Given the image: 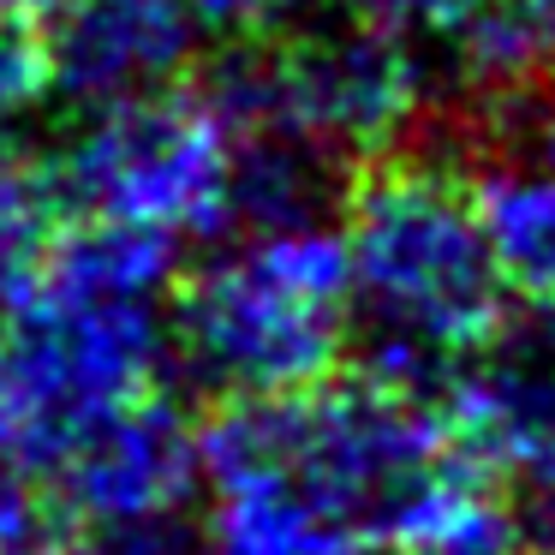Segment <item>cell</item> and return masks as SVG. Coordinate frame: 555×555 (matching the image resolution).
<instances>
[{"mask_svg":"<svg viewBox=\"0 0 555 555\" xmlns=\"http://www.w3.org/2000/svg\"><path fill=\"white\" fill-rule=\"evenodd\" d=\"M42 90H49V61H42L37 25L0 13V132L25 108H37Z\"/></svg>","mask_w":555,"mask_h":555,"instance_id":"obj_12","label":"cell"},{"mask_svg":"<svg viewBox=\"0 0 555 555\" xmlns=\"http://www.w3.org/2000/svg\"><path fill=\"white\" fill-rule=\"evenodd\" d=\"M543 162L555 168V108H550V120H543Z\"/></svg>","mask_w":555,"mask_h":555,"instance_id":"obj_18","label":"cell"},{"mask_svg":"<svg viewBox=\"0 0 555 555\" xmlns=\"http://www.w3.org/2000/svg\"><path fill=\"white\" fill-rule=\"evenodd\" d=\"M54 555H209V550L180 514H150V519H85L78 538L54 543Z\"/></svg>","mask_w":555,"mask_h":555,"instance_id":"obj_11","label":"cell"},{"mask_svg":"<svg viewBox=\"0 0 555 555\" xmlns=\"http://www.w3.org/2000/svg\"><path fill=\"white\" fill-rule=\"evenodd\" d=\"M180 240L66 221L42 275L0 305V460L42 472L156 388Z\"/></svg>","mask_w":555,"mask_h":555,"instance_id":"obj_1","label":"cell"},{"mask_svg":"<svg viewBox=\"0 0 555 555\" xmlns=\"http://www.w3.org/2000/svg\"><path fill=\"white\" fill-rule=\"evenodd\" d=\"M340 7L376 30H395V37H448L472 0H340Z\"/></svg>","mask_w":555,"mask_h":555,"instance_id":"obj_13","label":"cell"},{"mask_svg":"<svg viewBox=\"0 0 555 555\" xmlns=\"http://www.w3.org/2000/svg\"><path fill=\"white\" fill-rule=\"evenodd\" d=\"M340 251L352 317L371 335L364 376L376 383L430 395L448 364L507 317L472 185L442 156L395 144L359 162L340 192Z\"/></svg>","mask_w":555,"mask_h":555,"instance_id":"obj_2","label":"cell"},{"mask_svg":"<svg viewBox=\"0 0 555 555\" xmlns=\"http://www.w3.org/2000/svg\"><path fill=\"white\" fill-rule=\"evenodd\" d=\"M42 538H49V514H42V495L30 490V472L0 460V555H25Z\"/></svg>","mask_w":555,"mask_h":555,"instance_id":"obj_14","label":"cell"},{"mask_svg":"<svg viewBox=\"0 0 555 555\" xmlns=\"http://www.w3.org/2000/svg\"><path fill=\"white\" fill-rule=\"evenodd\" d=\"M526 526L543 538V550H555V436L526 460Z\"/></svg>","mask_w":555,"mask_h":555,"instance_id":"obj_16","label":"cell"},{"mask_svg":"<svg viewBox=\"0 0 555 555\" xmlns=\"http://www.w3.org/2000/svg\"><path fill=\"white\" fill-rule=\"evenodd\" d=\"M388 555H519V514L495 495V478H442L383 543Z\"/></svg>","mask_w":555,"mask_h":555,"instance_id":"obj_10","label":"cell"},{"mask_svg":"<svg viewBox=\"0 0 555 555\" xmlns=\"http://www.w3.org/2000/svg\"><path fill=\"white\" fill-rule=\"evenodd\" d=\"M168 299V352L221 400L323 383L352 335L347 251L328 221L245 233Z\"/></svg>","mask_w":555,"mask_h":555,"instance_id":"obj_3","label":"cell"},{"mask_svg":"<svg viewBox=\"0 0 555 555\" xmlns=\"http://www.w3.org/2000/svg\"><path fill=\"white\" fill-rule=\"evenodd\" d=\"M448 442L478 472H526L555 436V311L526 305L466 347L430 388Z\"/></svg>","mask_w":555,"mask_h":555,"instance_id":"obj_5","label":"cell"},{"mask_svg":"<svg viewBox=\"0 0 555 555\" xmlns=\"http://www.w3.org/2000/svg\"><path fill=\"white\" fill-rule=\"evenodd\" d=\"M204 478L197 466V424L173 400L150 388L144 400L108 412L96 430H85L61 460L49 466V483L61 507L85 519H150L180 514L192 483Z\"/></svg>","mask_w":555,"mask_h":555,"instance_id":"obj_7","label":"cell"},{"mask_svg":"<svg viewBox=\"0 0 555 555\" xmlns=\"http://www.w3.org/2000/svg\"><path fill=\"white\" fill-rule=\"evenodd\" d=\"M66 0H0V13H13V18H25V25H49L54 13H61Z\"/></svg>","mask_w":555,"mask_h":555,"instance_id":"obj_17","label":"cell"},{"mask_svg":"<svg viewBox=\"0 0 555 555\" xmlns=\"http://www.w3.org/2000/svg\"><path fill=\"white\" fill-rule=\"evenodd\" d=\"M185 7H192V18L204 30H221V37L245 42V37H269V30H281L299 0H185Z\"/></svg>","mask_w":555,"mask_h":555,"instance_id":"obj_15","label":"cell"},{"mask_svg":"<svg viewBox=\"0 0 555 555\" xmlns=\"http://www.w3.org/2000/svg\"><path fill=\"white\" fill-rule=\"evenodd\" d=\"M209 478V555H364L317 502H305L281 472L233 460L204 466Z\"/></svg>","mask_w":555,"mask_h":555,"instance_id":"obj_9","label":"cell"},{"mask_svg":"<svg viewBox=\"0 0 555 555\" xmlns=\"http://www.w3.org/2000/svg\"><path fill=\"white\" fill-rule=\"evenodd\" d=\"M466 185L502 293L555 311V168L495 156L490 168L466 173Z\"/></svg>","mask_w":555,"mask_h":555,"instance_id":"obj_8","label":"cell"},{"mask_svg":"<svg viewBox=\"0 0 555 555\" xmlns=\"http://www.w3.org/2000/svg\"><path fill=\"white\" fill-rule=\"evenodd\" d=\"M197 18L185 0H66L49 25H37L49 90L78 108L168 90L197 66Z\"/></svg>","mask_w":555,"mask_h":555,"instance_id":"obj_6","label":"cell"},{"mask_svg":"<svg viewBox=\"0 0 555 555\" xmlns=\"http://www.w3.org/2000/svg\"><path fill=\"white\" fill-rule=\"evenodd\" d=\"M54 173L85 221L168 240L228 233V126L192 78L90 108Z\"/></svg>","mask_w":555,"mask_h":555,"instance_id":"obj_4","label":"cell"}]
</instances>
